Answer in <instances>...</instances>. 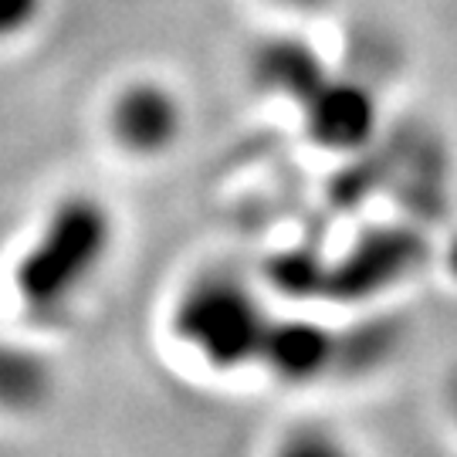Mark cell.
<instances>
[{"instance_id": "6da1fadb", "label": "cell", "mask_w": 457, "mask_h": 457, "mask_svg": "<svg viewBox=\"0 0 457 457\" xmlns=\"http://www.w3.org/2000/svg\"><path fill=\"white\" fill-rule=\"evenodd\" d=\"M115 241L112 211L92 194H65L45 213L14 264V295L34 319H51L85 292Z\"/></svg>"}, {"instance_id": "9c48e42d", "label": "cell", "mask_w": 457, "mask_h": 457, "mask_svg": "<svg viewBox=\"0 0 457 457\" xmlns=\"http://www.w3.org/2000/svg\"><path fill=\"white\" fill-rule=\"evenodd\" d=\"M275 4L288 7V11H322V7H328L332 0H275Z\"/></svg>"}, {"instance_id": "ba28073f", "label": "cell", "mask_w": 457, "mask_h": 457, "mask_svg": "<svg viewBox=\"0 0 457 457\" xmlns=\"http://www.w3.org/2000/svg\"><path fill=\"white\" fill-rule=\"evenodd\" d=\"M48 0H0V45L28 34L41 21Z\"/></svg>"}, {"instance_id": "7a4b0ae2", "label": "cell", "mask_w": 457, "mask_h": 457, "mask_svg": "<svg viewBox=\"0 0 457 457\" xmlns=\"http://www.w3.org/2000/svg\"><path fill=\"white\" fill-rule=\"evenodd\" d=\"M271 315L245 278L207 271L177 298L173 332L211 370H241L262 356Z\"/></svg>"}, {"instance_id": "3957f363", "label": "cell", "mask_w": 457, "mask_h": 457, "mask_svg": "<svg viewBox=\"0 0 457 457\" xmlns=\"http://www.w3.org/2000/svg\"><path fill=\"white\" fill-rule=\"evenodd\" d=\"M187 126L180 96L166 82L156 79H136L122 85L105 109V129L109 139L122 153L153 160L177 146Z\"/></svg>"}, {"instance_id": "5b68a950", "label": "cell", "mask_w": 457, "mask_h": 457, "mask_svg": "<svg viewBox=\"0 0 457 457\" xmlns=\"http://www.w3.org/2000/svg\"><path fill=\"white\" fill-rule=\"evenodd\" d=\"M336 360V336L326 326L305 319H271L262 343V362L268 373L285 383H309L322 376Z\"/></svg>"}, {"instance_id": "8992f818", "label": "cell", "mask_w": 457, "mask_h": 457, "mask_svg": "<svg viewBox=\"0 0 457 457\" xmlns=\"http://www.w3.org/2000/svg\"><path fill=\"white\" fill-rule=\"evenodd\" d=\"M328 65L315 54V48H309L305 41L298 37H275L258 48L254 54V79L262 88L285 96L295 109L305 102V98L326 82Z\"/></svg>"}, {"instance_id": "277c9868", "label": "cell", "mask_w": 457, "mask_h": 457, "mask_svg": "<svg viewBox=\"0 0 457 457\" xmlns=\"http://www.w3.org/2000/svg\"><path fill=\"white\" fill-rule=\"evenodd\" d=\"M298 112L305 119V132L312 143L332 153H353L366 146L376 132V96L356 79L328 75L302 105Z\"/></svg>"}, {"instance_id": "52a82bcc", "label": "cell", "mask_w": 457, "mask_h": 457, "mask_svg": "<svg viewBox=\"0 0 457 457\" xmlns=\"http://www.w3.org/2000/svg\"><path fill=\"white\" fill-rule=\"evenodd\" d=\"M54 393V370L51 362L34 353L31 345L0 336V413H34Z\"/></svg>"}]
</instances>
